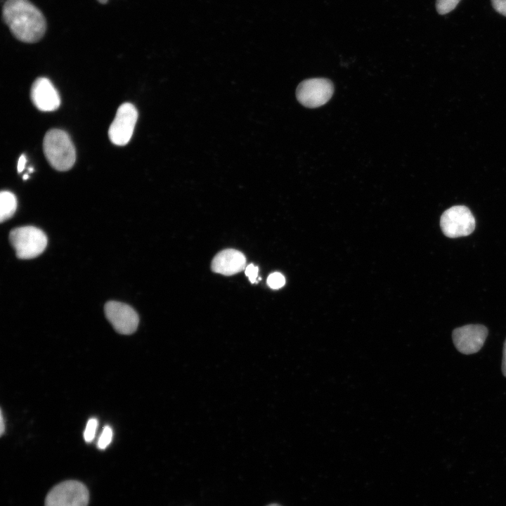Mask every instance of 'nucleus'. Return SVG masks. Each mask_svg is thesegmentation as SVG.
Here are the masks:
<instances>
[{
	"label": "nucleus",
	"instance_id": "obj_1",
	"mask_svg": "<svg viewBox=\"0 0 506 506\" xmlns=\"http://www.w3.org/2000/svg\"><path fill=\"white\" fill-rule=\"evenodd\" d=\"M2 18L11 34L22 42L35 43L45 34V18L29 0H6Z\"/></svg>",
	"mask_w": 506,
	"mask_h": 506
},
{
	"label": "nucleus",
	"instance_id": "obj_2",
	"mask_svg": "<svg viewBox=\"0 0 506 506\" xmlns=\"http://www.w3.org/2000/svg\"><path fill=\"white\" fill-rule=\"evenodd\" d=\"M43 149L48 163L58 171L69 170L75 162L74 146L63 130L53 129L47 131L44 138Z\"/></svg>",
	"mask_w": 506,
	"mask_h": 506
},
{
	"label": "nucleus",
	"instance_id": "obj_3",
	"mask_svg": "<svg viewBox=\"0 0 506 506\" xmlns=\"http://www.w3.org/2000/svg\"><path fill=\"white\" fill-rule=\"evenodd\" d=\"M9 240L19 259H29L37 257L46 249L47 238L39 228L34 226H22L13 229Z\"/></svg>",
	"mask_w": 506,
	"mask_h": 506
},
{
	"label": "nucleus",
	"instance_id": "obj_4",
	"mask_svg": "<svg viewBox=\"0 0 506 506\" xmlns=\"http://www.w3.org/2000/svg\"><path fill=\"white\" fill-rule=\"evenodd\" d=\"M89 494L82 483L69 480L55 486L47 494L45 506H87Z\"/></svg>",
	"mask_w": 506,
	"mask_h": 506
},
{
	"label": "nucleus",
	"instance_id": "obj_5",
	"mask_svg": "<svg viewBox=\"0 0 506 506\" xmlns=\"http://www.w3.org/2000/svg\"><path fill=\"white\" fill-rule=\"evenodd\" d=\"M440 226L443 234L450 238L467 236L475 228V219L465 206L456 205L446 209L441 215Z\"/></svg>",
	"mask_w": 506,
	"mask_h": 506
},
{
	"label": "nucleus",
	"instance_id": "obj_6",
	"mask_svg": "<svg viewBox=\"0 0 506 506\" xmlns=\"http://www.w3.org/2000/svg\"><path fill=\"white\" fill-rule=\"evenodd\" d=\"M334 86L325 78H312L301 82L297 86L298 101L307 108H318L325 104L332 97Z\"/></svg>",
	"mask_w": 506,
	"mask_h": 506
},
{
	"label": "nucleus",
	"instance_id": "obj_7",
	"mask_svg": "<svg viewBox=\"0 0 506 506\" xmlns=\"http://www.w3.org/2000/svg\"><path fill=\"white\" fill-rule=\"evenodd\" d=\"M138 119V111L129 103L122 104L108 129L110 141L116 145H125L130 141Z\"/></svg>",
	"mask_w": 506,
	"mask_h": 506
},
{
	"label": "nucleus",
	"instance_id": "obj_8",
	"mask_svg": "<svg viewBox=\"0 0 506 506\" xmlns=\"http://www.w3.org/2000/svg\"><path fill=\"white\" fill-rule=\"evenodd\" d=\"M104 311L107 319L118 333L131 335L136 330L139 318L130 306L110 301L105 304Z\"/></svg>",
	"mask_w": 506,
	"mask_h": 506
},
{
	"label": "nucleus",
	"instance_id": "obj_9",
	"mask_svg": "<svg viewBox=\"0 0 506 506\" xmlns=\"http://www.w3.org/2000/svg\"><path fill=\"white\" fill-rule=\"evenodd\" d=\"M488 335V329L482 325H467L455 328L452 334L456 349L464 354L478 352Z\"/></svg>",
	"mask_w": 506,
	"mask_h": 506
},
{
	"label": "nucleus",
	"instance_id": "obj_10",
	"mask_svg": "<svg viewBox=\"0 0 506 506\" xmlns=\"http://www.w3.org/2000/svg\"><path fill=\"white\" fill-rule=\"evenodd\" d=\"M30 97L35 107L43 112H52L60 105V96L51 83L45 77L37 78L33 83Z\"/></svg>",
	"mask_w": 506,
	"mask_h": 506
},
{
	"label": "nucleus",
	"instance_id": "obj_11",
	"mask_svg": "<svg viewBox=\"0 0 506 506\" xmlns=\"http://www.w3.org/2000/svg\"><path fill=\"white\" fill-rule=\"evenodd\" d=\"M212 270L216 273L231 275L246 268V258L243 253L235 249L219 252L212 261Z\"/></svg>",
	"mask_w": 506,
	"mask_h": 506
},
{
	"label": "nucleus",
	"instance_id": "obj_12",
	"mask_svg": "<svg viewBox=\"0 0 506 506\" xmlns=\"http://www.w3.org/2000/svg\"><path fill=\"white\" fill-rule=\"evenodd\" d=\"M17 208V200L13 193L3 190L0 194V221L4 222L14 214Z\"/></svg>",
	"mask_w": 506,
	"mask_h": 506
},
{
	"label": "nucleus",
	"instance_id": "obj_13",
	"mask_svg": "<svg viewBox=\"0 0 506 506\" xmlns=\"http://www.w3.org/2000/svg\"><path fill=\"white\" fill-rule=\"evenodd\" d=\"M460 0H436V8L441 15H445L452 11Z\"/></svg>",
	"mask_w": 506,
	"mask_h": 506
},
{
	"label": "nucleus",
	"instance_id": "obj_14",
	"mask_svg": "<svg viewBox=\"0 0 506 506\" xmlns=\"http://www.w3.org/2000/svg\"><path fill=\"white\" fill-rule=\"evenodd\" d=\"M112 430L109 426H105L98 439L97 446L100 450L105 449L111 443L112 439Z\"/></svg>",
	"mask_w": 506,
	"mask_h": 506
},
{
	"label": "nucleus",
	"instance_id": "obj_15",
	"mask_svg": "<svg viewBox=\"0 0 506 506\" xmlns=\"http://www.w3.org/2000/svg\"><path fill=\"white\" fill-rule=\"evenodd\" d=\"M98 424V420L96 418H91L87 422L84 432V439L86 443H90L93 440L97 430Z\"/></svg>",
	"mask_w": 506,
	"mask_h": 506
},
{
	"label": "nucleus",
	"instance_id": "obj_16",
	"mask_svg": "<svg viewBox=\"0 0 506 506\" xmlns=\"http://www.w3.org/2000/svg\"><path fill=\"white\" fill-rule=\"evenodd\" d=\"M267 284L271 288L277 290L285 284V278L280 273L274 272L268 275Z\"/></svg>",
	"mask_w": 506,
	"mask_h": 506
},
{
	"label": "nucleus",
	"instance_id": "obj_17",
	"mask_svg": "<svg viewBox=\"0 0 506 506\" xmlns=\"http://www.w3.org/2000/svg\"><path fill=\"white\" fill-rule=\"evenodd\" d=\"M245 274L252 283L257 282L258 276L259 268L253 264H250L246 266L245 270Z\"/></svg>",
	"mask_w": 506,
	"mask_h": 506
},
{
	"label": "nucleus",
	"instance_id": "obj_18",
	"mask_svg": "<svg viewBox=\"0 0 506 506\" xmlns=\"http://www.w3.org/2000/svg\"><path fill=\"white\" fill-rule=\"evenodd\" d=\"M491 3L498 13L506 16V0H491Z\"/></svg>",
	"mask_w": 506,
	"mask_h": 506
},
{
	"label": "nucleus",
	"instance_id": "obj_19",
	"mask_svg": "<svg viewBox=\"0 0 506 506\" xmlns=\"http://www.w3.org/2000/svg\"><path fill=\"white\" fill-rule=\"evenodd\" d=\"M26 162H27V160H26L25 155L24 154L21 155L18 161V167H17V169L19 173L22 172L24 170L25 164H26Z\"/></svg>",
	"mask_w": 506,
	"mask_h": 506
},
{
	"label": "nucleus",
	"instance_id": "obj_20",
	"mask_svg": "<svg viewBox=\"0 0 506 506\" xmlns=\"http://www.w3.org/2000/svg\"><path fill=\"white\" fill-rule=\"evenodd\" d=\"M502 371L504 375V376L506 377V339L504 343L503 346V356H502Z\"/></svg>",
	"mask_w": 506,
	"mask_h": 506
},
{
	"label": "nucleus",
	"instance_id": "obj_21",
	"mask_svg": "<svg viewBox=\"0 0 506 506\" xmlns=\"http://www.w3.org/2000/svg\"><path fill=\"white\" fill-rule=\"evenodd\" d=\"M4 431H5V425H4V422L2 411L1 410V413H0V434H1V435H2L4 433Z\"/></svg>",
	"mask_w": 506,
	"mask_h": 506
},
{
	"label": "nucleus",
	"instance_id": "obj_22",
	"mask_svg": "<svg viewBox=\"0 0 506 506\" xmlns=\"http://www.w3.org/2000/svg\"><path fill=\"white\" fill-rule=\"evenodd\" d=\"M99 3L105 4L108 2V0H97Z\"/></svg>",
	"mask_w": 506,
	"mask_h": 506
},
{
	"label": "nucleus",
	"instance_id": "obj_23",
	"mask_svg": "<svg viewBox=\"0 0 506 506\" xmlns=\"http://www.w3.org/2000/svg\"><path fill=\"white\" fill-rule=\"evenodd\" d=\"M22 178H23L24 180H26V179H27L29 178V176H28L27 174H24V176H23Z\"/></svg>",
	"mask_w": 506,
	"mask_h": 506
},
{
	"label": "nucleus",
	"instance_id": "obj_24",
	"mask_svg": "<svg viewBox=\"0 0 506 506\" xmlns=\"http://www.w3.org/2000/svg\"><path fill=\"white\" fill-rule=\"evenodd\" d=\"M267 506H280V505L278 504L273 503V504L268 505Z\"/></svg>",
	"mask_w": 506,
	"mask_h": 506
},
{
	"label": "nucleus",
	"instance_id": "obj_25",
	"mask_svg": "<svg viewBox=\"0 0 506 506\" xmlns=\"http://www.w3.org/2000/svg\"><path fill=\"white\" fill-rule=\"evenodd\" d=\"M28 171H29V172L31 173V172H32V171H34V169H33L32 167H29V168H28Z\"/></svg>",
	"mask_w": 506,
	"mask_h": 506
}]
</instances>
